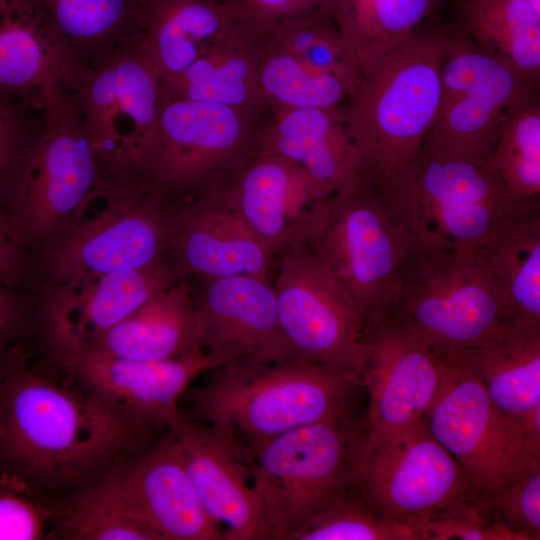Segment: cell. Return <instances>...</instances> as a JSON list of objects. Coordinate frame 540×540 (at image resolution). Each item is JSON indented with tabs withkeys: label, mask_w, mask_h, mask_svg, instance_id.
<instances>
[{
	"label": "cell",
	"mask_w": 540,
	"mask_h": 540,
	"mask_svg": "<svg viewBox=\"0 0 540 540\" xmlns=\"http://www.w3.org/2000/svg\"><path fill=\"white\" fill-rule=\"evenodd\" d=\"M27 358L16 344L0 384V471L35 492L70 494L94 483L160 433L30 367Z\"/></svg>",
	"instance_id": "cell-1"
},
{
	"label": "cell",
	"mask_w": 540,
	"mask_h": 540,
	"mask_svg": "<svg viewBox=\"0 0 540 540\" xmlns=\"http://www.w3.org/2000/svg\"><path fill=\"white\" fill-rule=\"evenodd\" d=\"M449 38L417 28L362 71L343 105L359 179L376 192L403 173L435 122Z\"/></svg>",
	"instance_id": "cell-2"
},
{
	"label": "cell",
	"mask_w": 540,
	"mask_h": 540,
	"mask_svg": "<svg viewBox=\"0 0 540 540\" xmlns=\"http://www.w3.org/2000/svg\"><path fill=\"white\" fill-rule=\"evenodd\" d=\"M194 389V412L206 424L251 445L302 427L351 416L362 376L301 359L239 360Z\"/></svg>",
	"instance_id": "cell-3"
},
{
	"label": "cell",
	"mask_w": 540,
	"mask_h": 540,
	"mask_svg": "<svg viewBox=\"0 0 540 540\" xmlns=\"http://www.w3.org/2000/svg\"><path fill=\"white\" fill-rule=\"evenodd\" d=\"M259 114L162 97L152 127L116 174L135 176L173 202H221L255 155Z\"/></svg>",
	"instance_id": "cell-4"
},
{
	"label": "cell",
	"mask_w": 540,
	"mask_h": 540,
	"mask_svg": "<svg viewBox=\"0 0 540 540\" xmlns=\"http://www.w3.org/2000/svg\"><path fill=\"white\" fill-rule=\"evenodd\" d=\"M44 122L26 177L6 218L8 236L31 267L34 257L78 222L100 197L107 170L62 82L40 93Z\"/></svg>",
	"instance_id": "cell-5"
},
{
	"label": "cell",
	"mask_w": 540,
	"mask_h": 540,
	"mask_svg": "<svg viewBox=\"0 0 540 540\" xmlns=\"http://www.w3.org/2000/svg\"><path fill=\"white\" fill-rule=\"evenodd\" d=\"M514 314L476 249L415 246L381 324L443 356L483 342Z\"/></svg>",
	"instance_id": "cell-6"
},
{
	"label": "cell",
	"mask_w": 540,
	"mask_h": 540,
	"mask_svg": "<svg viewBox=\"0 0 540 540\" xmlns=\"http://www.w3.org/2000/svg\"><path fill=\"white\" fill-rule=\"evenodd\" d=\"M100 197L106 204L99 213L83 215L32 260L30 280L41 291L164 259L182 202L129 175L107 174Z\"/></svg>",
	"instance_id": "cell-7"
},
{
	"label": "cell",
	"mask_w": 540,
	"mask_h": 540,
	"mask_svg": "<svg viewBox=\"0 0 540 540\" xmlns=\"http://www.w3.org/2000/svg\"><path fill=\"white\" fill-rule=\"evenodd\" d=\"M365 422L351 416L246 445L270 540H290L311 517L355 488Z\"/></svg>",
	"instance_id": "cell-8"
},
{
	"label": "cell",
	"mask_w": 540,
	"mask_h": 540,
	"mask_svg": "<svg viewBox=\"0 0 540 540\" xmlns=\"http://www.w3.org/2000/svg\"><path fill=\"white\" fill-rule=\"evenodd\" d=\"M327 264L370 330L386 317L415 244L360 179L317 208L302 239Z\"/></svg>",
	"instance_id": "cell-9"
},
{
	"label": "cell",
	"mask_w": 540,
	"mask_h": 540,
	"mask_svg": "<svg viewBox=\"0 0 540 540\" xmlns=\"http://www.w3.org/2000/svg\"><path fill=\"white\" fill-rule=\"evenodd\" d=\"M377 193L416 247L477 249L509 199L489 164L436 157L424 146Z\"/></svg>",
	"instance_id": "cell-10"
},
{
	"label": "cell",
	"mask_w": 540,
	"mask_h": 540,
	"mask_svg": "<svg viewBox=\"0 0 540 540\" xmlns=\"http://www.w3.org/2000/svg\"><path fill=\"white\" fill-rule=\"evenodd\" d=\"M440 78V105L423 146L441 158L489 164L508 122L538 92V83L468 36H450Z\"/></svg>",
	"instance_id": "cell-11"
},
{
	"label": "cell",
	"mask_w": 540,
	"mask_h": 540,
	"mask_svg": "<svg viewBox=\"0 0 540 540\" xmlns=\"http://www.w3.org/2000/svg\"><path fill=\"white\" fill-rule=\"evenodd\" d=\"M275 258L277 313L295 358L362 376L371 330L353 299L309 245L293 244Z\"/></svg>",
	"instance_id": "cell-12"
},
{
	"label": "cell",
	"mask_w": 540,
	"mask_h": 540,
	"mask_svg": "<svg viewBox=\"0 0 540 540\" xmlns=\"http://www.w3.org/2000/svg\"><path fill=\"white\" fill-rule=\"evenodd\" d=\"M445 363L443 380L424 422L479 495L490 497L540 463V450L518 422L491 402L471 371Z\"/></svg>",
	"instance_id": "cell-13"
},
{
	"label": "cell",
	"mask_w": 540,
	"mask_h": 540,
	"mask_svg": "<svg viewBox=\"0 0 540 540\" xmlns=\"http://www.w3.org/2000/svg\"><path fill=\"white\" fill-rule=\"evenodd\" d=\"M355 488L381 516L411 527L481 496L424 421L400 434L364 437Z\"/></svg>",
	"instance_id": "cell-14"
},
{
	"label": "cell",
	"mask_w": 540,
	"mask_h": 540,
	"mask_svg": "<svg viewBox=\"0 0 540 540\" xmlns=\"http://www.w3.org/2000/svg\"><path fill=\"white\" fill-rule=\"evenodd\" d=\"M63 83L105 168L118 171L152 127L162 99L161 79L139 42L95 66L74 64Z\"/></svg>",
	"instance_id": "cell-15"
},
{
	"label": "cell",
	"mask_w": 540,
	"mask_h": 540,
	"mask_svg": "<svg viewBox=\"0 0 540 540\" xmlns=\"http://www.w3.org/2000/svg\"><path fill=\"white\" fill-rule=\"evenodd\" d=\"M75 383L127 419L167 432L183 416L179 400L198 376L221 364L201 348L165 361H138L86 346L51 353Z\"/></svg>",
	"instance_id": "cell-16"
},
{
	"label": "cell",
	"mask_w": 540,
	"mask_h": 540,
	"mask_svg": "<svg viewBox=\"0 0 540 540\" xmlns=\"http://www.w3.org/2000/svg\"><path fill=\"white\" fill-rule=\"evenodd\" d=\"M202 507L223 540H269L248 449L225 431L182 417L168 430Z\"/></svg>",
	"instance_id": "cell-17"
},
{
	"label": "cell",
	"mask_w": 540,
	"mask_h": 540,
	"mask_svg": "<svg viewBox=\"0 0 540 540\" xmlns=\"http://www.w3.org/2000/svg\"><path fill=\"white\" fill-rule=\"evenodd\" d=\"M198 345L221 366L239 360L296 359L268 280L235 275L190 280Z\"/></svg>",
	"instance_id": "cell-18"
},
{
	"label": "cell",
	"mask_w": 540,
	"mask_h": 540,
	"mask_svg": "<svg viewBox=\"0 0 540 540\" xmlns=\"http://www.w3.org/2000/svg\"><path fill=\"white\" fill-rule=\"evenodd\" d=\"M180 281L162 259L43 290L37 317L42 335L51 353L87 344Z\"/></svg>",
	"instance_id": "cell-19"
},
{
	"label": "cell",
	"mask_w": 540,
	"mask_h": 540,
	"mask_svg": "<svg viewBox=\"0 0 540 540\" xmlns=\"http://www.w3.org/2000/svg\"><path fill=\"white\" fill-rule=\"evenodd\" d=\"M446 371V363L411 333L388 324L371 330L362 371L369 391L365 438L403 433L424 421Z\"/></svg>",
	"instance_id": "cell-20"
},
{
	"label": "cell",
	"mask_w": 540,
	"mask_h": 540,
	"mask_svg": "<svg viewBox=\"0 0 540 540\" xmlns=\"http://www.w3.org/2000/svg\"><path fill=\"white\" fill-rule=\"evenodd\" d=\"M159 540H221L167 431L101 479ZM223 540V539H222Z\"/></svg>",
	"instance_id": "cell-21"
},
{
	"label": "cell",
	"mask_w": 540,
	"mask_h": 540,
	"mask_svg": "<svg viewBox=\"0 0 540 540\" xmlns=\"http://www.w3.org/2000/svg\"><path fill=\"white\" fill-rule=\"evenodd\" d=\"M330 195L296 163L274 155H254L221 202L275 259L302 239L317 208Z\"/></svg>",
	"instance_id": "cell-22"
},
{
	"label": "cell",
	"mask_w": 540,
	"mask_h": 540,
	"mask_svg": "<svg viewBox=\"0 0 540 540\" xmlns=\"http://www.w3.org/2000/svg\"><path fill=\"white\" fill-rule=\"evenodd\" d=\"M164 259L181 280L252 275L269 281L274 257L222 202H182Z\"/></svg>",
	"instance_id": "cell-23"
},
{
	"label": "cell",
	"mask_w": 540,
	"mask_h": 540,
	"mask_svg": "<svg viewBox=\"0 0 540 540\" xmlns=\"http://www.w3.org/2000/svg\"><path fill=\"white\" fill-rule=\"evenodd\" d=\"M440 357L471 371L540 449V320L514 314L483 342Z\"/></svg>",
	"instance_id": "cell-24"
},
{
	"label": "cell",
	"mask_w": 540,
	"mask_h": 540,
	"mask_svg": "<svg viewBox=\"0 0 540 540\" xmlns=\"http://www.w3.org/2000/svg\"><path fill=\"white\" fill-rule=\"evenodd\" d=\"M343 105L273 112L258 132L255 155L296 163L331 194L352 186L359 171Z\"/></svg>",
	"instance_id": "cell-25"
},
{
	"label": "cell",
	"mask_w": 540,
	"mask_h": 540,
	"mask_svg": "<svg viewBox=\"0 0 540 540\" xmlns=\"http://www.w3.org/2000/svg\"><path fill=\"white\" fill-rule=\"evenodd\" d=\"M76 62L33 0H0V96L29 104L64 82Z\"/></svg>",
	"instance_id": "cell-26"
},
{
	"label": "cell",
	"mask_w": 540,
	"mask_h": 540,
	"mask_svg": "<svg viewBox=\"0 0 540 540\" xmlns=\"http://www.w3.org/2000/svg\"><path fill=\"white\" fill-rule=\"evenodd\" d=\"M261 38L234 22L182 73L162 84V97L261 113L257 83Z\"/></svg>",
	"instance_id": "cell-27"
},
{
	"label": "cell",
	"mask_w": 540,
	"mask_h": 540,
	"mask_svg": "<svg viewBox=\"0 0 540 540\" xmlns=\"http://www.w3.org/2000/svg\"><path fill=\"white\" fill-rule=\"evenodd\" d=\"M80 346L138 361L170 360L200 348L190 280L163 290L127 318Z\"/></svg>",
	"instance_id": "cell-28"
},
{
	"label": "cell",
	"mask_w": 540,
	"mask_h": 540,
	"mask_svg": "<svg viewBox=\"0 0 540 540\" xmlns=\"http://www.w3.org/2000/svg\"><path fill=\"white\" fill-rule=\"evenodd\" d=\"M234 22L225 0H145L139 45L164 84Z\"/></svg>",
	"instance_id": "cell-29"
},
{
	"label": "cell",
	"mask_w": 540,
	"mask_h": 540,
	"mask_svg": "<svg viewBox=\"0 0 540 540\" xmlns=\"http://www.w3.org/2000/svg\"><path fill=\"white\" fill-rule=\"evenodd\" d=\"M476 250L515 314L540 320V199L509 198Z\"/></svg>",
	"instance_id": "cell-30"
},
{
	"label": "cell",
	"mask_w": 540,
	"mask_h": 540,
	"mask_svg": "<svg viewBox=\"0 0 540 540\" xmlns=\"http://www.w3.org/2000/svg\"><path fill=\"white\" fill-rule=\"evenodd\" d=\"M49 17L77 64L95 66L136 44L145 0H33Z\"/></svg>",
	"instance_id": "cell-31"
},
{
	"label": "cell",
	"mask_w": 540,
	"mask_h": 540,
	"mask_svg": "<svg viewBox=\"0 0 540 540\" xmlns=\"http://www.w3.org/2000/svg\"><path fill=\"white\" fill-rule=\"evenodd\" d=\"M441 0H337L332 17L363 71L412 34Z\"/></svg>",
	"instance_id": "cell-32"
},
{
	"label": "cell",
	"mask_w": 540,
	"mask_h": 540,
	"mask_svg": "<svg viewBox=\"0 0 540 540\" xmlns=\"http://www.w3.org/2000/svg\"><path fill=\"white\" fill-rule=\"evenodd\" d=\"M466 4L469 38L539 83L540 11L528 0H468Z\"/></svg>",
	"instance_id": "cell-33"
},
{
	"label": "cell",
	"mask_w": 540,
	"mask_h": 540,
	"mask_svg": "<svg viewBox=\"0 0 540 540\" xmlns=\"http://www.w3.org/2000/svg\"><path fill=\"white\" fill-rule=\"evenodd\" d=\"M257 83L261 99L271 113L341 106L357 86L316 72L288 52L262 40Z\"/></svg>",
	"instance_id": "cell-34"
},
{
	"label": "cell",
	"mask_w": 540,
	"mask_h": 540,
	"mask_svg": "<svg viewBox=\"0 0 540 540\" xmlns=\"http://www.w3.org/2000/svg\"><path fill=\"white\" fill-rule=\"evenodd\" d=\"M53 503L55 539L159 540L100 479Z\"/></svg>",
	"instance_id": "cell-35"
},
{
	"label": "cell",
	"mask_w": 540,
	"mask_h": 540,
	"mask_svg": "<svg viewBox=\"0 0 540 540\" xmlns=\"http://www.w3.org/2000/svg\"><path fill=\"white\" fill-rule=\"evenodd\" d=\"M261 40L288 52L316 72L342 78L354 85L360 81V65L331 13L292 19L272 29Z\"/></svg>",
	"instance_id": "cell-36"
},
{
	"label": "cell",
	"mask_w": 540,
	"mask_h": 540,
	"mask_svg": "<svg viewBox=\"0 0 540 540\" xmlns=\"http://www.w3.org/2000/svg\"><path fill=\"white\" fill-rule=\"evenodd\" d=\"M490 167L512 200L540 199V101L538 92L502 131Z\"/></svg>",
	"instance_id": "cell-37"
},
{
	"label": "cell",
	"mask_w": 540,
	"mask_h": 540,
	"mask_svg": "<svg viewBox=\"0 0 540 540\" xmlns=\"http://www.w3.org/2000/svg\"><path fill=\"white\" fill-rule=\"evenodd\" d=\"M290 540H417L413 528L381 516L352 491L311 517Z\"/></svg>",
	"instance_id": "cell-38"
},
{
	"label": "cell",
	"mask_w": 540,
	"mask_h": 540,
	"mask_svg": "<svg viewBox=\"0 0 540 540\" xmlns=\"http://www.w3.org/2000/svg\"><path fill=\"white\" fill-rule=\"evenodd\" d=\"M27 106L0 96V218L5 224L26 177L41 130L35 128Z\"/></svg>",
	"instance_id": "cell-39"
},
{
	"label": "cell",
	"mask_w": 540,
	"mask_h": 540,
	"mask_svg": "<svg viewBox=\"0 0 540 540\" xmlns=\"http://www.w3.org/2000/svg\"><path fill=\"white\" fill-rule=\"evenodd\" d=\"M417 540H526L478 496L412 525Z\"/></svg>",
	"instance_id": "cell-40"
},
{
	"label": "cell",
	"mask_w": 540,
	"mask_h": 540,
	"mask_svg": "<svg viewBox=\"0 0 540 540\" xmlns=\"http://www.w3.org/2000/svg\"><path fill=\"white\" fill-rule=\"evenodd\" d=\"M54 504L19 478L0 471V540L55 539Z\"/></svg>",
	"instance_id": "cell-41"
},
{
	"label": "cell",
	"mask_w": 540,
	"mask_h": 540,
	"mask_svg": "<svg viewBox=\"0 0 540 540\" xmlns=\"http://www.w3.org/2000/svg\"><path fill=\"white\" fill-rule=\"evenodd\" d=\"M486 499L512 530L526 540L540 539V463Z\"/></svg>",
	"instance_id": "cell-42"
},
{
	"label": "cell",
	"mask_w": 540,
	"mask_h": 540,
	"mask_svg": "<svg viewBox=\"0 0 540 540\" xmlns=\"http://www.w3.org/2000/svg\"><path fill=\"white\" fill-rule=\"evenodd\" d=\"M234 21L262 38L292 19L333 12L337 0H225Z\"/></svg>",
	"instance_id": "cell-43"
},
{
	"label": "cell",
	"mask_w": 540,
	"mask_h": 540,
	"mask_svg": "<svg viewBox=\"0 0 540 540\" xmlns=\"http://www.w3.org/2000/svg\"><path fill=\"white\" fill-rule=\"evenodd\" d=\"M32 321V312L21 293L0 281V335L22 344Z\"/></svg>",
	"instance_id": "cell-44"
},
{
	"label": "cell",
	"mask_w": 540,
	"mask_h": 540,
	"mask_svg": "<svg viewBox=\"0 0 540 540\" xmlns=\"http://www.w3.org/2000/svg\"><path fill=\"white\" fill-rule=\"evenodd\" d=\"M29 280V264L12 244L5 221L0 218V281L20 292Z\"/></svg>",
	"instance_id": "cell-45"
},
{
	"label": "cell",
	"mask_w": 540,
	"mask_h": 540,
	"mask_svg": "<svg viewBox=\"0 0 540 540\" xmlns=\"http://www.w3.org/2000/svg\"><path fill=\"white\" fill-rule=\"evenodd\" d=\"M16 344L18 343L0 335V384L6 375L12 352Z\"/></svg>",
	"instance_id": "cell-46"
},
{
	"label": "cell",
	"mask_w": 540,
	"mask_h": 540,
	"mask_svg": "<svg viewBox=\"0 0 540 540\" xmlns=\"http://www.w3.org/2000/svg\"><path fill=\"white\" fill-rule=\"evenodd\" d=\"M531 5L538 11H540V0H528Z\"/></svg>",
	"instance_id": "cell-47"
},
{
	"label": "cell",
	"mask_w": 540,
	"mask_h": 540,
	"mask_svg": "<svg viewBox=\"0 0 540 540\" xmlns=\"http://www.w3.org/2000/svg\"><path fill=\"white\" fill-rule=\"evenodd\" d=\"M468 1V0H465V2Z\"/></svg>",
	"instance_id": "cell-48"
}]
</instances>
